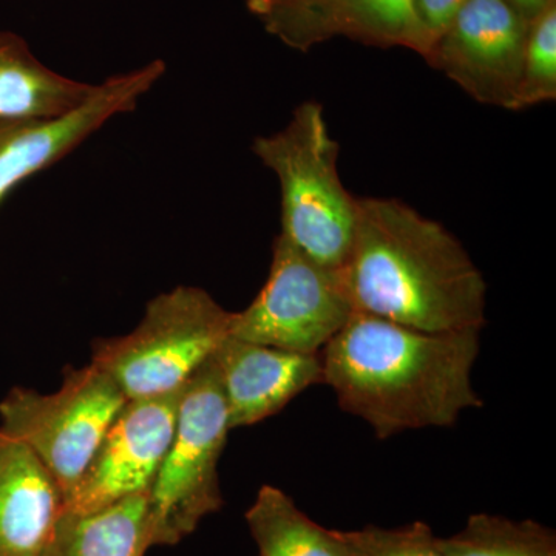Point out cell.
I'll return each mask as SVG.
<instances>
[{
	"mask_svg": "<svg viewBox=\"0 0 556 556\" xmlns=\"http://www.w3.org/2000/svg\"><path fill=\"white\" fill-rule=\"evenodd\" d=\"M150 547L149 495H137L91 514H67L49 556H144Z\"/></svg>",
	"mask_w": 556,
	"mask_h": 556,
	"instance_id": "cell-15",
	"label": "cell"
},
{
	"mask_svg": "<svg viewBox=\"0 0 556 556\" xmlns=\"http://www.w3.org/2000/svg\"><path fill=\"white\" fill-rule=\"evenodd\" d=\"M556 98V2L530 21L515 112Z\"/></svg>",
	"mask_w": 556,
	"mask_h": 556,
	"instance_id": "cell-18",
	"label": "cell"
},
{
	"mask_svg": "<svg viewBox=\"0 0 556 556\" xmlns=\"http://www.w3.org/2000/svg\"><path fill=\"white\" fill-rule=\"evenodd\" d=\"M166 73L163 61L110 76L78 109L54 119L0 121V204L25 179L49 169L115 116L131 112Z\"/></svg>",
	"mask_w": 556,
	"mask_h": 556,
	"instance_id": "cell-9",
	"label": "cell"
},
{
	"mask_svg": "<svg viewBox=\"0 0 556 556\" xmlns=\"http://www.w3.org/2000/svg\"><path fill=\"white\" fill-rule=\"evenodd\" d=\"M527 22L535 20L541 11L546 10L556 0H507Z\"/></svg>",
	"mask_w": 556,
	"mask_h": 556,
	"instance_id": "cell-21",
	"label": "cell"
},
{
	"mask_svg": "<svg viewBox=\"0 0 556 556\" xmlns=\"http://www.w3.org/2000/svg\"><path fill=\"white\" fill-rule=\"evenodd\" d=\"M260 21L292 50L348 38L380 49L404 47L420 56L426 51L412 0H281Z\"/></svg>",
	"mask_w": 556,
	"mask_h": 556,
	"instance_id": "cell-11",
	"label": "cell"
},
{
	"mask_svg": "<svg viewBox=\"0 0 556 556\" xmlns=\"http://www.w3.org/2000/svg\"><path fill=\"white\" fill-rule=\"evenodd\" d=\"M67 514L35 450L0 427V556H49Z\"/></svg>",
	"mask_w": 556,
	"mask_h": 556,
	"instance_id": "cell-13",
	"label": "cell"
},
{
	"mask_svg": "<svg viewBox=\"0 0 556 556\" xmlns=\"http://www.w3.org/2000/svg\"><path fill=\"white\" fill-rule=\"evenodd\" d=\"M445 556H556V533L532 519L477 514L456 535L438 538Z\"/></svg>",
	"mask_w": 556,
	"mask_h": 556,
	"instance_id": "cell-17",
	"label": "cell"
},
{
	"mask_svg": "<svg viewBox=\"0 0 556 556\" xmlns=\"http://www.w3.org/2000/svg\"><path fill=\"white\" fill-rule=\"evenodd\" d=\"M466 2L467 0H412L417 27L426 43L422 58Z\"/></svg>",
	"mask_w": 556,
	"mask_h": 556,
	"instance_id": "cell-20",
	"label": "cell"
},
{
	"mask_svg": "<svg viewBox=\"0 0 556 556\" xmlns=\"http://www.w3.org/2000/svg\"><path fill=\"white\" fill-rule=\"evenodd\" d=\"M529 24L507 0H467L424 60L475 101L515 110Z\"/></svg>",
	"mask_w": 556,
	"mask_h": 556,
	"instance_id": "cell-8",
	"label": "cell"
},
{
	"mask_svg": "<svg viewBox=\"0 0 556 556\" xmlns=\"http://www.w3.org/2000/svg\"><path fill=\"white\" fill-rule=\"evenodd\" d=\"M230 316L204 289H172L150 300L129 334L94 340L91 364L129 401L178 393L229 338Z\"/></svg>",
	"mask_w": 556,
	"mask_h": 556,
	"instance_id": "cell-4",
	"label": "cell"
},
{
	"mask_svg": "<svg viewBox=\"0 0 556 556\" xmlns=\"http://www.w3.org/2000/svg\"><path fill=\"white\" fill-rule=\"evenodd\" d=\"M244 518L258 556H350L336 530L318 526L277 486L263 485Z\"/></svg>",
	"mask_w": 556,
	"mask_h": 556,
	"instance_id": "cell-16",
	"label": "cell"
},
{
	"mask_svg": "<svg viewBox=\"0 0 556 556\" xmlns=\"http://www.w3.org/2000/svg\"><path fill=\"white\" fill-rule=\"evenodd\" d=\"M354 313L343 269L320 265L278 233L268 280L247 309L232 313L229 336L292 353L320 354Z\"/></svg>",
	"mask_w": 556,
	"mask_h": 556,
	"instance_id": "cell-7",
	"label": "cell"
},
{
	"mask_svg": "<svg viewBox=\"0 0 556 556\" xmlns=\"http://www.w3.org/2000/svg\"><path fill=\"white\" fill-rule=\"evenodd\" d=\"M93 90L47 67L16 33L0 31V121L60 118Z\"/></svg>",
	"mask_w": 556,
	"mask_h": 556,
	"instance_id": "cell-14",
	"label": "cell"
},
{
	"mask_svg": "<svg viewBox=\"0 0 556 556\" xmlns=\"http://www.w3.org/2000/svg\"><path fill=\"white\" fill-rule=\"evenodd\" d=\"M127 401L97 365L67 368L54 393L11 388L0 402V427L35 450L67 503Z\"/></svg>",
	"mask_w": 556,
	"mask_h": 556,
	"instance_id": "cell-6",
	"label": "cell"
},
{
	"mask_svg": "<svg viewBox=\"0 0 556 556\" xmlns=\"http://www.w3.org/2000/svg\"><path fill=\"white\" fill-rule=\"evenodd\" d=\"M212 358L228 405L230 430L255 426L309 387L324 383L320 354L292 353L229 336Z\"/></svg>",
	"mask_w": 556,
	"mask_h": 556,
	"instance_id": "cell-12",
	"label": "cell"
},
{
	"mask_svg": "<svg viewBox=\"0 0 556 556\" xmlns=\"http://www.w3.org/2000/svg\"><path fill=\"white\" fill-rule=\"evenodd\" d=\"M350 556H445L431 527L422 521L383 529L336 530Z\"/></svg>",
	"mask_w": 556,
	"mask_h": 556,
	"instance_id": "cell-19",
	"label": "cell"
},
{
	"mask_svg": "<svg viewBox=\"0 0 556 556\" xmlns=\"http://www.w3.org/2000/svg\"><path fill=\"white\" fill-rule=\"evenodd\" d=\"M478 354V329L427 332L354 313L320 357L339 407L386 441L453 427L466 409L484 407L471 383Z\"/></svg>",
	"mask_w": 556,
	"mask_h": 556,
	"instance_id": "cell-1",
	"label": "cell"
},
{
	"mask_svg": "<svg viewBox=\"0 0 556 556\" xmlns=\"http://www.w3.org/2000/svg\"><path fill=\"white\" fill-rule=\"evenodd\" d=\"M280 2L281 0H247L249 11L255 14L258 20L266 16L270 10L276 9Z\"/></svg>",
	"mask_w": 556,
	"mask_h": 556,
	"instance_id": "cell-22",
	"label": "cell"
},
{
	"mask_svg": "<svg viewBox=\"0 0 556 556\" xmlns=\"http://www.w3.org/2000/svg\"><path fill=\"white\" fill-rule=\"evenodd\" d=\"M179 391L127 401L68 497V514H91L126 497L149 495L177 427Z\"/></svg>",
	"mask_w": 556,
	"mask_h": 556,
	"instance_id": "cell-10",
	"label": "cell"
},
{
	"mask_svg": "<svg viewBox=\"0 0 556 556\" xmlns=\"http://www.w3.org/2000/svg\"><path fill=\"white\" fill-rule=\"evenodd\" d=\"M356 313L427 332L486 324V283L459 240L396 199H357L345 268Z\"/></svg>",
	"mask_w": 556,
	"mask_h": 556,
	"instance_id": "cell-2",
	"label": "cell"
},
{
	"mask_svg": "<svg viewBox=\"0 0 556 556\" xmlns=\"http://www.w3.org/2000/svg\"><path fill=\"white\" fill-rule=\"evenodd\" d=\"M229 415L214 358L179 391L177 427L149 492L150 544L177 546L223 507L218 463Z\"/></svg>",
	"mask_w": 556,
	"mask_h": 556,
	"instance_id": "cell-5",
	"label": "cell"
},
{
	"mask_svg": "<svg viewBox=\"0 0 556 556\" xmlns=\"http://www.w3.org/2000/svg\"><path fill=\"white\" fill-rule=\"evenodd\" d=\"M252 152L274 172L281 190V236L320 265L343 269L353 243L357 197L339 174V142L324 108L306 101L285 129L255 138Z\"/></svg>",
	"mask_w": 556,
	"mask_h": 556,
	"instance_id": "cell-3",
	"label": "cell"
}]
</instances>
